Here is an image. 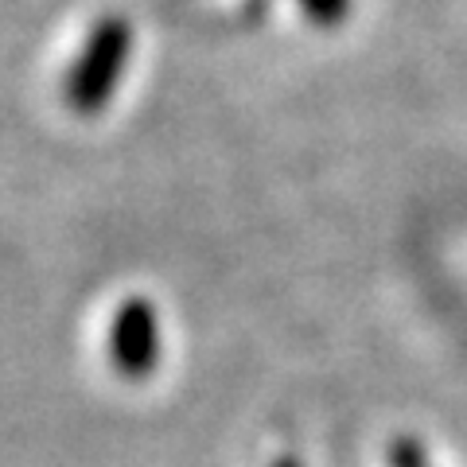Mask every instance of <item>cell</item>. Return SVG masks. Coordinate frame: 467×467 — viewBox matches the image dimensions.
I'll use <instances>...</instances> for the list:
<instances>
[{
    "label": "cell",
    "mask_w": 467,
    "mask_h": 467,
    "mask_svg": "<svg viewBox=\"0 0 467 467\" xmlns=\"http://www.w3.org/2000/svg\"><path fill=\"white\" fill-rule=\"evenodd\" d=\"M129 55H133V27L117 16L98 20L67 75V86H63L67 106L82 117L106 109L129 67Z\"/></svg>",
    "instance_id": "cell-1"
},
{
    "label": "cell",
    "mask_w": 467,
    "mask_h": 467,
    "mask_svg": "<svg viewBox=\"0 0 467 467\" xmlns=\"http://www.w3.org/2000/svg\"><path fill=\"white\" fill-rule=\"evenodd\" d=\"M109 358L125 378H149L160 367V316L149 300H125L109 327Z\"/></svg>",
    "instance_id": "cell-2"
},
{
    "label": "cell",
    "mask_w": 467,
    "mask_h": 467,
    "mask_svg": "<svg viewBox=\"0 0 467 467\" xmlns=\"http://www.w3.org/2000/svg\"><path fill=\"white\" fill-rule=\"evenodd\" d=\"M296 5L304 8V16L324 27H335L350 16V0H296Z\"/></svg>",
    "instance_id": "cell-3"
},
{
    "label": "cell",
    "mask_w": 467,
    "mask_h": 467,
    "mask_svg": "<svg viewBox=\"0 0 467 467\" xmlns=\"http://www.w3.org/2000/svg\"><path fill=\"white\" fill-rule=\"evenodd\" d=\"M389 463L393 467H429L425 463V456H420V448L413 444V441H398L389 448Z\"/></svg>",
    "instance_id": "cell-4"
},
{
    "label": "cell",
    "mask_w": 467,
    "mask_h": 467,
    "mask_svg": "<svg viewBox=\"0 0 467 467\" xmlns=\"http://www.w3.org/2000/svg\"><path fill=\"white\" fill-rule=\"evenodd\" d=\"M273 467H300V463H296V460H292V456H288V460H276Z\"/></svg>",
    "instance_id": "cell-5"
}]
</instances>
